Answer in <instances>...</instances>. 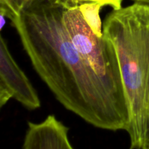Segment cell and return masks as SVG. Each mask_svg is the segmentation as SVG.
<instances>
[{"label":"cell","mask_w":149,"mask_h":149,"mask_svg":"<svg viewBox=\"0 0 149 149\" xmlns=\"http://www.w3.org/2000/svg\"><path fill=\"white\" fill-rule=\"evenodd\" d=\"M103 33L117 55L130 113V149H149V4L113 10Z\"/></svg>","instance_id":"2"},{"label":"cell","mask_w":149,"mask_h":149,"mask_svg":"<svg viewBox=\"0 0 149 149\" xmlns=\"http://www.w3.org/2000/svg\"><path fill=\"white\" fill-rule=\"evenodd\" d=\"M79 4V2L74 0L65 1L63 23L73 45L87 63L115 93L126 97L113 44L104 34L100 37L93 32L84 20Z\"/></svg>","instance_id":"3"},{"label":"cell","mask_w":149,"mask_h":149,"mask_svg":"<svg viewBox=\"0 0 149 149\" xmlns=\"http://www.w3.org/2000/svg\"><path fill=\"white\" fill-rule=\"evenodd\" d=\"M79 7L86 23L97 36H103L102 22L100 17V9L103 6L95 1H83L79 2Z\"/></svg>","instance_id":"6"},{"label":"cell","mask_w":149,"mask_h":149,"mask_svg":"<svg viewBox=\"0 0 149 149\" xmlns=\"http://www.w3.org/2000/svg\"><path fill=\"white\" fill-rule=\"evenodd\" d=\"M36 0H0V13L11 20Z\"/></svg>","instance_id":"7"},{"label":"cell","mask_w":149,"mask_h":149,"mask_svg":"<svg viewBox=\"0 0 149 149\" xmlns=\"http://www.w3.org/2000/svg\"><path fill=\"white\" fill-rule=\"evenodd\" d=\"M132 1H135V2H141L145 3V4H149V0H132Z\"/></svg>","instance_id":"9"},{"label":"cell","mask_w":149,"mask_h":149,"mask_svg":"<svg viewBox=\"0 0 149 149\" xmlns=\"http://www.w3.org/2000/svg\"><path fill=\"white\" fill-rule=\"evenodd\" d=\"M65 0H36L10 20L38 75L57 100L95 127L127 130V98L83 59L63 23Z\"/></svg>","instance_id":"1"},{"label":"cell","mask_w":149,"mask_h":149,"mask_svg":"<svg viewBox=\"0 0 149 149\" xmlns=\"http://www.w3.org/2000/svg\"><path fill=\"white\" fill-rule=\"evenodd\" d=\"M68 130L54 115H49L40 123L28 122L23 149H74Z\"/></svg>","instance_id":"5"},{"label":"cell","mask_w":149,"mask_h":149,"mask_svg":"<svg viewBox=\"0 0 149 149\" xmlns=\"http://www.w3.org/2000/svg\"><path fill=\"white\" fill-rule=\"evenodd\" d=\"M87 1H95L98 2L102 6H110L113 8V10H119L122 8V0H87Z\"/></svg>","instance_id":"8"},{"label":"cell","mask_w":149,"mask_h":149,"mask_svg":"<svg viewBox=\"0 0 149 149\" xmlns=\"http://www.w3.org/2000/svg\"><path fill=\"white\" fill-rule=\"evenodd\" d=\"M11 98L29 110L41 106V101L30 80L19 67L8 49L7 41L0 37V107Z\"/></svg>","instance_id":"4"},{"label":"cell","mask_w":149,"mask_h":149,"mask_svg":"<svg viewBox=\"0 0 149 149\" xmlns=\"http://www.w3.org/2000/svg\"><path fill=\"white\" fill-rule=\"evenodd\" d=\"M75 1H78V2H83V1H87V0H74Z\"/></svg>","instance_id":"10"}]
</instances>
